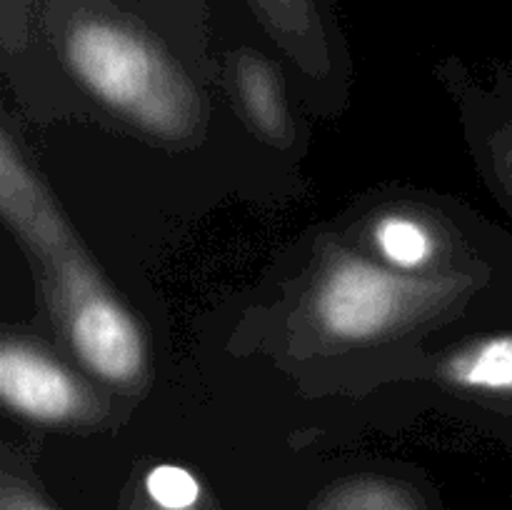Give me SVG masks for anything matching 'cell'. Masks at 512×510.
<instances>
[{
  "instance_id": "1",
  "label": "cell",
  "mask_w": 512,
  "mask_h": 510,
  "mask_svg": "<svg viewBox=\"0 0 512 510\" xmlns=\"http://www.w3.org/2000/svg\"><path fill=\"white\" fill-rule=\"evenodd\" d=\"M63 55L70 73L98 103L138 128L185 138L198 125L188 80L125 20L98 10L78 13L63 30Z\"/></svg>"
},
{
  "instance_id": "2",
  "label": "cell",
  "mask_w": 512,
  "mask_h": 510,
  "mask_svg": "<svg viewBox=\"0 0 512 510\" xmlns=\"http://www.w3.org/2000/svg\"><path fill=\"white\" fill-rule=\"evenodd\" d=\"M50 268L55 310L80 363L105 383H135L145 370V340L133 315L70 245L50 255Z\"/></svg>"
},
{
  "instance_id": "3",
  "label": "cell",
  "mask_w": 512,
  "mask_h": 510,
  "mask_svg": "<svg viewBox=\"0 0 512 510\" xmlns=\"http://www.w3.org/2000/svg\"><path fill=\"white\" fill-rule=\"evenodd\" d=\"M443 285L395 273L360 255H338L315 285L310 313L328 338L365 343L440 298Z\"/></svg>"
},
{
  "instance_id": "4",
  "label": "cell",
  "mask_w": 512,
  "mask_h": 510,
  "mask_svg": "<svg viewBox=\"0 0 512 510\" xmlns=\"http://www.w3.org/2000/svg\"><path fill=\"white\" fill-rule=\"evenodd\" d=\"M0 398L13 413L45 425L78 420L88 413V390L40 350L5 340L0 348Z\"/></svg>"
},
{
  "instance_id": "5",
  "label": "cell",
  "mask_w": 512,
  "mask_h": 510,
  "mask_svg": "<svg viewBox=\"0 0 512 510\" xmlns=\"http://www.w3.org/2000/svg\"><path fill=\"white\" fill-rule=\"evenodd\" d=\"M0 210L5 223L48 258L70 245L63 218L18 155L8 133L0 140Z\"/></svg>"
},
{
  "instance_id": "6",
  "label": "cell",
  "mask_w": 512,
  "mask_h": 510,
  "mask_svg": "<svg viewBox=\"0 0 512 510\" xmlns=\"http://www.w3.org/2000/svg\"><path fill=\"white\" fill-rule=\"evenodd\" d=\"M445 378L473 393L512 398V333L488 335L450 355Z\"/></svg>"
},
{
  "instance_id": "7",
  "label": "cell",
  "mask_w": 512,
  "mask_h": 510,
  "mask_svg": "<svg viewBox=\"0 0 512 510\" xmlns=\"http://www.w3.org/2000/svg\"><path fill=\"white\" fill-rule=\"evenodd\" d=\"M235 80H238L245 113L250 115L255 128L273 140L288 138V108H285L283 90L273 68L263 58L245 55L238 60Z\"/></svg>"
},
{
  "instance_id": "8",
  "label": "cell",
  "mask_w": 512,
  "mask_h": 510,
  "mask_svg": "<svg viewBox=\"0 0 512 510\" xmlns=\"http://www.w3.org/2000/svg\"><path fill=\"white\" fill-rule=\"evenodd\" d=\"M375 245L393 268L415 273L433 260L435 235L423 220L405 213H390L375 223Z\"/></svg>"
},
{
  "instance_id": "9",
  "label": "cell",
  "mask_w": 512,
  "mask_h": 510,
  "mask_svg": "<svg viewBox=\"0 0 512 510\" xmlns=\"http://www.w3.org/2000/svg\"><path fill=\"white\" fill-rule=\"evenodd\" d=\"M145 493L160 510H195L203 488L198 478L180 465H155L145 475Z\"/></svg>"
},
{
  "instance_id": "10",
  "label": "cell",
  "mask_w": 512,
  "mask_h": 510,
  "mask_svg": "<svg viewBox=\"0 0 512 510\" xmlns=\"http://www.w3.org/2000/svg\"><path fill=\"white\" fill-rule=\"evenodd\" d=\"M265 15L290 38H300L313 25V0H258Z\"/></svg>"
},
{
  "instance_id": "11",
  "label": "cell",
  "mask_w": 512,
  "mask_h": 510,
  "mask_svg": "<svg viewBox=\"0 0 512 510\" xmlns=\"http://www.w3.org/2000/svg\"><path fill=\"white\" fill-rule=\"evenodd\" d=\"M5 510H48L45 505L40 503H33V500H25V498H18V500H5Z\"/></svg>"
},
{
  "instance_id": "12",
  "label": "cell",
  "mask_w": 512,
  "mask_h": 510,
  "mask_svg": "<svg viewBox=\"0 0 512 510\" xmlns=\"http://www.w3.org/2000/svg\"><path fill=\"white\" fill-rule=\"evenodd\" d=\"M505 173H508V185H510V193H512V140L508 145V160H505Z\"/></svg>"
},
{
  "instance_id": "13",
  "label": "cell",
  "mask_w": 512,
  "mask_h": 510,
  "mask_svg": "<svg viewBox=\"0 0 512 510\" xmlns=\"http://www.w3.org/2000/svg\"><path fill=\"white\" fill-rule=\"evenodd\" d=\"M365 510H395V508H378V505H375V508H365Z\"/></svg>"
}]
</instances>
